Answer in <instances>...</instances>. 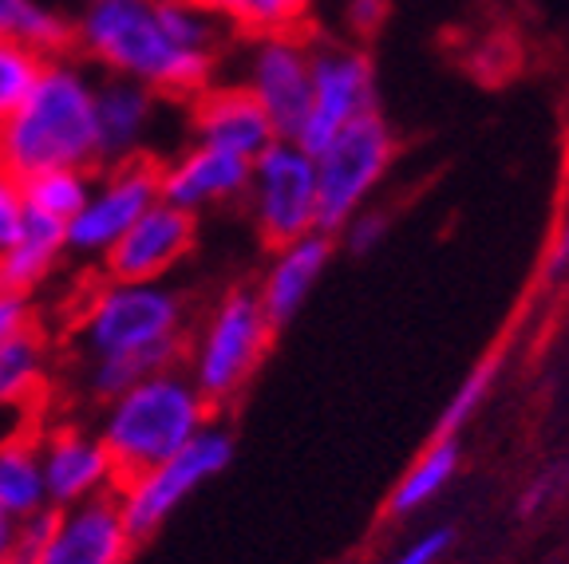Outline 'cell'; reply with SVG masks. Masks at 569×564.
I'll list each match as a JSON object with an SVG mask.
<instances>
[{
  "label": "cell",
  "instance_id": "cell-23",
  "mask_svg": "<svg viewBox=\"0 0 569 564\" xmlns=\"http://www.w3.org/2000/svg\"><path fill=\"white\" fill-rule=\"evenodd\" d=\"M194 4L210 12L226 32L233 28L249 40H258V36L301 32L312 0H194Z\"/></svg>",
  "mask_w": 569,
  "mask_h": 564
},
{
  "label": "cell",
  "instance_id": "cell-11",
  "mask_svg": "<svg viewBox=\"0 0 569 564\" xmlns=\"http://www.w3.org/2000/svg\"><path fill=\"white\" fill-rule=\"evenodd\" d=\"M238 88L266 111L277 139H297L309 115L312 44H305L301 32L249 40L241 52Z\"/></svg>",
  "mask_w": 569,
  "mask_h": 564
},
{
  "label": "cell",
  "instance_id": "cell-2",
  "mask_svg": "<svg viewBox=\"0 0 569 564\" xmlns=\"http://www.w3.org/2000/svg\"><path fill=\"white\" fill-rule=\"evenodd\" d=\"M190 312L167 281H111L88 289L71 312L76 383L83 399L103 406L154 371L182 367Z\"/></svg>",
  "mask_w": 569,
  "mask_h": 564
},
{
  "label": "cell",
  "instance_id": "cell-15",
  "mask_svg": "<svg viewBox=\"0 0 569 564\" xmlns=\"http://www.w3.org/2000/svg\"><path fill=\"white\" fill-rule=\"evenodd\" d=\"M246 190L249 162L226 154V150L202 147V142H187L174 159L159 162V202L174 205L190 218L246 202Z\"/></svg>",
  "mask_w": 569,
  "mask_h": 564
},
{
  "label": "cell",
  "instance_id": "cell-17",
  "mask_svg": "<svg viewBox=\"0 0 569 564\" xmlns=\"http://www.w3.org/2000/svg\"><path fill=\"white\" fill-rule=\"evenodd\" d=\"M332 253H337V241L320 230L305 233V238H297V241H284V245L273 249L266 273H261V281L253 284V292H258L261 309L269 312V320H273L277 328L289 324V320L309 304L320 276L329 273Z\"/></svg>",
  "mask_w": 569,
  "mask_h": 564
},
{
  "label": "cell",
  "instance_id": "cell-27",
  "mask_svg": "<svg viewBox=\"0 0 569 564\" xmlns=\"http://www.w3.org/2000/svg\"><path fill=\"white\" fill-rule=\"evenodd\" d=\"M495 375H498V360H487L467 375V380L455 387L451 403L443 406V415H439V426H436V439H455L462 426L471 423V415L482 406V399L490 395L495 387Z\"/></svg>",
  "mask_w": 569,
  "mask_h": 564
},
{
  "label": "cell",
  "instance_id": "cell-3",
  "mask_svg": "<svg viewBox=\"0 0 569 564\" xmlns=\"http://www.w3.org/2000/svg\"><path fill=\"white\" fill-rule=\"evenodd\" d=\"M0 170L32 178L44 170H99L96 75L83 60L52 56L36 88L0 123Z\"/></svg>",
  "mask_w": 569,
  "mask_h": 564
},
{
  "label": "cell",
  "instance_id": "cell-33",
  "mask_svg": "<svg viewBox=\"0 0 569 564\" xmlns=\"http://www.w3.org/2000/svg\"><path fill=\"white\" fill-rule=\"evenodd\" d=\"M569 273V218L561 221L558 241H553V253H550V276Z\"/></svg>",
  "mask_w": 569,
  "mask_h": 564
},
{
  "label": "cell",
  "instance_id": "cell-9",
  "mask_svg": "<svg viewBox=\"0 0 569 564\" xmlns=\"http://www.w3.org/2000/svg\"><path fill=\"white\" fill-rule=\"evenodd\" d=\"M159 202V162L134 159L116 162L91 174L88 202L63 225V245L76 261H99L116 249V241L131 230L142 213Z\"/></svg>",
  "mask_w": 569,
  "mask_h": 564
},
{
  "label": "cell",
  "instance_id": "cell-16",
  "mask_svg": "<svg viewBox=\"0 0 569 564\" xmlns=\"http://www.w3.org/2000/svg\"><path fill=\"white\" fill-rule=\"evenodd\" d=\"M190 142L253 162L261 150L273 147L277 131L238 83H210L202 95L190 99Z\"/></svg>",
  "mask_w": 569,
  "mask_h": 564
},
{
  "label": "cell",
  "instance_id": "cell-31",
  "mask_svg": "<svg viewBox=\"0 0 569 564\" xmlns=\"http://www.w3.org/2000/svg\"><path fill=\"white\" fill-rule=\"evenodd\" d=\"M451 541H455V530H447V525H436V530L419 533V537L411 541V545L403 548V553L396 556L391 564H436L439 556L451 548Z\"/></svg>",
  "mask_w": 569,
  "mask_h": 564
},
{
  "label": "cell",
  "instance_id": "cell-29",
  "mask_svg": "<svg viewBox=\"0 0 569 564\" xmlns=\"http://www.w3.org/2000/svg\"><path fill=\"white\" fill-rule=\"evenodd\" d=\"M24 332H36L32 296L0 284V344H9V340H17V335H24Z\"/></svg>",
  "mask_w": 569,
  "mask_h": 564
},
{
  "label": "cell",
  "instance_id": "cell-19",
  "mask_svg": "<svg viewBox=\"0 0 569 564\" xmlns=\"http://www.w3.org/2000/svg\"><path fill=\"white\" fill-rule=\"evenodd\" d=\"M63 256H68L63 225L40 218V213H24L20 233L0 249V284L32 296L40 284L52 281V273L63 265Z\"/></svg>",
  "mask_w": 569,
  "mask_h": 564
},
{
  "label": "cell",
  "instance_id": "cell-10",
  "mask_svg": "<svg viewBox=\"0 0 569 564\" xmlns=\"http://www.w3.org/2000/svg\"><path fill=\"white\" fill-rule=\"evenodd\" d=\"M380 111L376 63L356 44H317L312 48V88L309 115L297 134L305 150H320L337 131L356 119Z\"/></svg>",
  "mask_w": 569,
  "mask_h": 564
},
{
  "label": "cell",
  "instance_id": "cell-1",
  "mask_svg": "<svg viewBox=\"0 0 569 564\" xmlns=\"http://www.w3.org/2000/svg\"><path fill=\"white\" fill-rule=\"evenodd\" d=\"M71 48L111 80L194 99L222 68L226 28L194 0H88L71 20Z\"/></svg>",
  "mask_w": 569,
  "mask_h": 564
},
{
  "label": "cell",
  "instance_id": "cell-34",
  "mask_svg": "<svg viewBox=\"0 0 569 564\" xmlns=\"http://www.w3.org/2000/svg\"><path fill=\"white\" fill-rule=\"evenodd\" d=\"M12 545H17V521L0 510V564L12 561Z\"/></svg>",
  "mask_w": 569,
  "mask_h": 564
},
{
  "label": "cell",
  "instance_id": "cell-18",
  "mask_svg": "<svg viewBox=\"0 0 569 564\" xmlns=\"http://www.w3.org/2000/svg\"><path fill=\"white\" fill-rule=\"evenodd\" d=\"M159 123V95L127 80H96V142L99 167L142 159Z\"/></svg>",
  "mask_w": 569,
  "mask_h": 564
},
{
  "label": "cell",
  "instance_id": "cell-22",
  "mask_svg": "<svg viewBox=\"0 0 569 564\" xmlns=\"http://www.w3.org/2000/svg\"><path fill=\"white\" fill-rule=\"evenodd\" d=\"M0 40L52 60V56H68L71 20L48 0H0Z\"/></svg>",
  "mask_w": 569,
  "mask_h": 564
},
{
  "label": "cell",
  "instance_id": "cell-26",
  "mask_svg": "<svg viewBox=\"0 0 569 564\" xmlns=\"http://www.w3.org/2000/svg\"><path fill=\"white\" fill-rule=\"evenodd\" d=\"M44 63L48 60L40 52H28V48L0 40V123H9L12 111L28 99Z\"/></svg>",
  "mask_w": 569,
  "mask_h": 564
},
{
  "label": "cell",
  "instance_id": "cell-30",
  "mask_svg": "<svg viewBox=\"0 0 569 564\" xmlns=\"http://www.w3.org/2000/svg\"><path fill=\"white\" fill-rule=\"evenodd\" d=\"M24 213H28L24 185H20V178H12L9 170H0V249L9 245V241L20 233Z\"/></svg>",
  "mask_w": 569,
  "mask_h": 564
},
{
  "label": "cell",
  "instance_id": "cell-7",
  "mask_svg": "<svg viewBox=\"0 0 569 564\" xmlns=\"http://www.w3.org/2000/svg\"><path fill=\"white\" fill-rule=\"evenodd\" d=\"M230 462H233V434L226 426L210 423L194 442H187L167 462L142 470V474L119 477L116 505L123 513L131 537L134 541L154 537L202 485H210L222 470H230Z\"/></svg>",
  "mask_w": 569,
  "mask_h": 564
},
{
  "label": "cell",
  "instance_id": "cell-24",
  "mask_svg": "<svg viewBox=\"0 0 569 564\" xmlns=\"http://www.w3.org/2000/svg\"><path fill=\"white\" fill-rule=\"evenodd\" d=\"M459 459H462V446H459V434L455 439H436L431 446L423 450L416 459V466L400 477L396 485V494L388 502L391 517H411L419 505H427L431 497H439L451 485V477L459 474Z\"/></svg>",
  "mask_w": 569,
  "mask_h": 564
},
{
  "label": "cell",
  "instance_id": "cell-32",
  "mask_svg": "<svg viewBox=\"0 0 569 564\" xmlns=\"http://www.w3.org/2000/svg\"><path fill=\"white\" fill-rule=\"evenodd\" d=\"M348 12H352V24L360 28V32H368V28L383 17V0H352V9Z\"/></svg>",
  "mask_w": 569,
  "mask_h": 564
},
{
  "label": "cell",
  "instance_id": "cell-13",
  "mask_svg": "<svg viewBox=\"0 0 569 564\" xmlns=\"http://www.w3.org/2000/svg\"><path fill=\"white\" fill-rule=\"evenodd\" d=\"M139 541L111 497L52 510L48 533L24 564H127Z\"/></svg>",
  "mask_w": 569,
  "mask_h": 564
},
{
  "label": "cell",
  "instance_id": "cell-8",
  "mask_svg": "<svg viewBox=\"0 0 569 564\" xmlns=\"http://www.w3.org/2000/svg\"><path fill=\"white\" fill-rule=\"evenodd\" d=\"M249 218L269 249L320 230L317 162L297 139H277L249 162Z\"/></svg>",
  "mask_w": 569,
  "mask_h": 564
},
{
  "label": "cell",
  "instance_id": "cell-14",
  "mask_svg": "<svg viewBox=\"0 0 569 564\" xmlns=\"http://www.w3.org/2000/svg\"><path fill=\"white\" fill-rule=\"evenodd\" d=\"M198 241V218L154 202L103 256L111 281H167Z\"/></svg>",
  "mask_w": 569,
  "mask_h": 564
},
{
  "label": "cell",
  "instance_id": "cell-21",
  "mask_svg": "<svg viewBox=\"0 0 569 564\" xmlns=\"http://www.w3.org/2000/svg\"><path fill=\"white\" fill-rule=\"evenodd\" d=\"M52 375V352L40 332H24L0 344V411H28L44 395Z\"/></svg>",
  "mask_w": 569,
  "mask_h": 564
},
{
  "label": "cell",
  "instance_id": "cell-28",
  "mask_svg": "<svg viewBox=\"0 0 569 564\" xmlns=\"http://www.w3.org/2000/svg\"><path fill=\"white\" fill-rule=\"evenodd\" d=\"M388 213L383 210H360L352 221H348L345 230L337 233V238H345V249L348 253H356V256H365V253H372V249H380L383 245V238H388Z\"/></svg>",
  "mask_w": 569,
  "mask_h": 564
},
{
  "label": "cell",
  "instance_id": "cell-4",
  "mask_svg": "<svg viewBox=\"0 0 569 564\" xmlns=\"http://www.w3.org/2000/svg\"><path fill=\"white\" fill-rule=\"evenodd\" d=\"M213 406L198 395L182 367L154 371L99 406L96 434L119 477L142 474L194 442L213 423Z\"/></svg>",
  "mask_w": 569,
  "mask_h": 564
},
{
  "label": "cell",
  "instance_id": "cell-12",
  "mask_svg": "<svg viewBox=\"0 0 569 564\" xmlns=\"http://www.w3.org/2000/svg\"><path fill=\"white\" fill-rule=\"evenodd\" d=\"M36 450H40V470H44V490L52 510L116 494L119 470L91 426L60 419L36 434Z\"/></svg>",
  "mask_w": 569,
  "mask_h": 564
},
{
  "label": "cell",
  "instance_id": "cell-20",
  "mask_svg": "<svg viewBox=\"0 0 569 564\" xmlns=\"http://www.w3.org/2000/svg\"><path fill=\"white\" fill-rule=\"evenodd\" d=\"M0 510L9 513L12 521L40 517V513L52 510L36 434H4L0 439Z\"/></svg>",
  "mask_w": 569,
  "mask_h": 564
},
{
  "label": "cell",
  "instance_id": "cell-25",
  "mask_svg": "<svg viewBox=\"0 0 569 564\" xmlns=\"http://www.w3.org/2000/svg\"><path fill=\"white\" fill-rule=\"evenodd\" d=\"M91 174L96 170H44V174L24 178V205L28 213H40V218L56 221V225H68L80 205L88 202Z\"/></svg>",
  "mask_w": 569,
  "mask_h": 564
},
{
  "label": "cell",
  "instance_id": "cell-5",
  "mask_svg": "<svg viewBox=\"0 0 569 564\" xmlns=\"http://www.w3.org/2000/svg\"><path fill=\"white\" fill-rule=\"evenodd\" d=\"M277 324L261 309L253 284L226 289L213 300L206 316L187 332L182 371L210 406H226L253 383L273 348Z\"/></svg>",
  "mask_w": 569,
  "mask_h": 564
},
{
  "label": "cell",
  "instance_id": "cell-6",
  "mask_svg": "<svg viewBox=\"0 0 569 564\" xmlns=\"http://www.w3.org/2000/svg\"><path fill=\"white\" fill-rule=\"evenodd\" d=\"M312 162H317L320 233L337 238L356 213L372 205L376 190L388 178L396 162V131L380 111H372L312 150Z\"/></svg>",
  "mask_w": 569,
  "mask_h": 564
}]
</instances>
